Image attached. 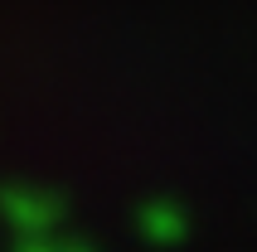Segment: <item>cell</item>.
<instances>
[{
	"mask_svg": "<svg viewBox=\"0 0 257 252\" xmlns=\"http://www.w3.org/2000/svg\"><path fill=\"white\" fill-rule=\"evenodd\" d=\"M136 233L146 242H156V247H180L189 238V209L175 204V199H151L136 213Z\"/></svg>",
	"mask_w": 257,
	"mask_h": 252,
	"instance_id": "7a4b0ae2",
	"label": "cell"
},
{
	"mask_svg": "<svg viewBox=\"0 0 257 252\" xmlns=\"http://www.w3.org/2000/svg\"><path fill=\"white\" fill-rule=\"evenodd\" d=\"M0 218L20 238H44L63 223V199L44 184H5L0 189Z\"/></svg>",
	"mask_w": 257,
	"mask_h": 252,
	"instance_id": "6da1fadb",
	"label": "cell"
},
{
	"mask_svg": "<svg viewBox=\"0 0 257 252\" xmlns=\"http://www.w3.org/2000/svg\"><path fill=\"white\" fill-rule=\"evenodd\" d=\"M15 252H92V247H87V242H63V238H49V233H44V238H20Z\"/></svg>",
	"mask_w": 257,
	"mask_h": 252,
	"instance_id": "3957f363",
	"label": "cell"
}]
</instances>
